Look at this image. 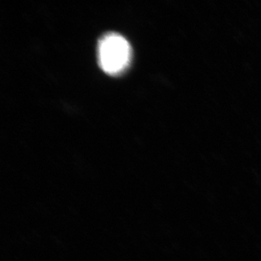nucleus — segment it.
Instances as JSON below:
<instances>
[{"label": "nucleus", "instance_id": "f257e3e1", "mask_svg": "<svg viewBox=\"0 0 261 261\" xmlns=\"http://www.w3.org/2000/svg\"><path fill=\"white\" fill-rule=\"evenodd\" d=\"M132 50L128 41L118 33H108L99 40L97 57L99 65L107 74L123 73L131 61Z\"/></svg>", "mask_w": 261, "mask_h": 261}]
</instances>
